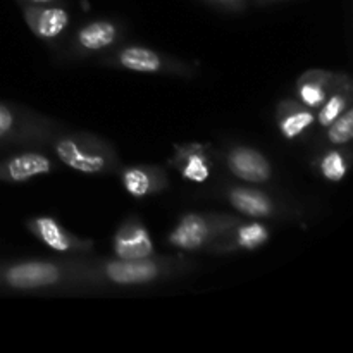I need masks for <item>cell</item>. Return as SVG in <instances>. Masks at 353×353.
I'll return each mask as SVG.
<instances>
[{
    "label": "cell",
    "mask_w": 353,
    "mask_h": 353,
    "mask_svg": "<svg viewBox=\"0 0 353 353\" xmlns=\"http://www.w3.org/2000/svg\"><path fill=\"white\" fill-rule=\"evenodd\" d=\"M59 161L83 174H102L114 165L112 150L86 134H64L54 141Z\"/></svg>",
    "instance_id": "obj_1"
},
{
    "label": "cell",
    "mask_w": 353,
    "mask_h": 353,
    "mask_svg": "<svg viewBox=\"0 0 353 353\" xmlns=\"http://www.w3.org/2000/svg\"><path fill=\"white\" fill-rule=\"evenodd\" d=\"M68 269L61 264L47 261H26L10 265L3 272V281L7 286L23 292L45 290L64 283Z\"/></svg>",
    "instance_id": "obj_2"
},
{
    "label": "cell",
    "mask_w": 353,
    "mask_h": 353,
    "mask_svg": "<svg viewBox=\"0 0 353 353\" xmlns=\"http://www.w3.org/2000/svg\"><path fill=\"white\" fill-rule=\"evenodd\" d=\"M103 276L107 281L121 286L147 285L154 283L164 274V268L159 262L150 259H138V261H110L103 265Z\"/></svg>",
    "instance_id": "obj_3"
},
{
    "label": "cell",
    "mask_w": 353,
    "mask_h": 353,
    "mask_svg": "<svg viewBox=\"0 0 353 353\" xmlns=\"http://www.w3.org/2000/svg\"><path fill=\"white\" fill-rule=\"evenodd\" d=\"M216 234V221L200 214H186L169 234V243L181 250H199Z\"/></svg>",
    "instance_id": "obj_4"
},
{
    "label": "cell",
    "mask_w": 353,
    "mask_h": 353,
    "mask_svg": "<svg viewBox=\"0 0 353 353\" xmlns=\"http://www.w3.org/2000/svg\"><path fill=\"white\" fill-rule=\"evenodd\" d=\"M28 26L41 40H54L69 24V14L64 7L47 3V6H24Z\"/></svg>",
    "instance_id": "obj_5"
},
{
    "label": "cell",
    "mask_w": 353,
    "mask_h": 353,
    "mask_svg": "<svg viewBox=\"0 0 353 353\" xmlns=\"http://www.w3.org/2000/svg\"><path fill=\"white\" fill-rule=\"evenodd\" d=\"M114 254L124 261H138V259L154 257L155 248L150 234L141 224L131 221L121 228L114 236Z\"/></svg>",
    "instance_id": "obj_6"
},
{
    "label": "cell",
    "mask_w": 353,
    "mask_h": 353,
    "mask_svg": "<svg viewBox=\"0 0 353 353\" xmlns=\"http://www.w3.org/2000/svg\"><path fill=\"white\" fill-rule=\"evenodd\" d=\"M228 168L236 178L247 183H265L271 178V164L261 152L248 147H236L228 154Z\"/></svg>",
    "instance_id": "obj_7"
},
{
    "label": "cell",
    "mask_w": 353,
    "mask_h": 353,
    "mask_svg": "<svg viewBox=\"0 0 353 353\" xmlns=\"http://www.w3.org/2000/svg\"><path fill=\"white\" fill-rule=\"evenodd\" d=\"M52 171H54V162L50 161V157L40 152H23L3 164L2 176L12 183H23Z\"/></svg>",
    "instance_id": "obj_8"
},
{
    "label": "cell",
    "mask_w": 353,
    "mask_h": 353,
    "mask_svg": "<svg viewBox=\"0 0 353 353\" xmlns=\"http://www.w3.org/2000/svg\"><path fill=\"white\" fill-rule=\"evenodd\" d=\"M31 233L38 238L43 245H47L50 250L57 252V254H68L71 250H78V248H85L83 241L76 240L71 233L64 230L54 217L41 216L37 217L30 223Z\"/></svg>",
    "instance_id": "obj_9"
},
{
    "label": "cell",
    "mask_w": 353,
    "mask_h": 353,
    "mask_svg": "<svg viewBox=\"0 0 353 353\" xmlns=\"http://www.w3.org/2000/svg\"><path fill=\"white\" fill-rule=\"evenodd\" d=\"M230 202L238 212L255 219L269 217L274 212L272 200L264 192L255 188H233L230 192Z\"/></svg>",
    "instance_id": "obj_10"
},
{
    "label": "cell",
    "mask_w": 353,
    "mask_h": 353,
    "mask_svg": "<svg viewBox=\"0 0 353 353\" xmlns=\"http://www.w3.org/2000/svg\"><path fill=\"white\" fill-rule=\"evenodd\" d=\"M117 64L128 71L154 74L164 69V61L157 52L145 47H126L117 54Z\"/></svg>",
    "instance_id": "obj_11"
},
{
    "label": "cell",
    "mask_w": 353,
    "mask_h": 353,
    "mask_svg": "<svg viewBox=\"0 0 353 353\" xmlns=\"http://www.w3.org/2000/svg\"><path fill=\"white\" fill-rule=\"evenodd\" d=\"M116 40L117 26L110 23V21H93V23H88L78 31V37H76L79 47L83 50L90 52L103 50V48L110 47Z\"/></svg>",
    "instance_id": "obj_12"
},
{
    "label": "cell",
    "mask_w": 353,
    "mask_h": 353,
    "mask_svg": "<svg viewBox=\"0 0 353 353\" xmlns=\"http://www.w3.org/2000/svg\"><path fill=\"white\" fill-rule=\"evenodd\" d=\"M121 179L126 192L134 199H145L161 188V174L150 168L124 169Z\"/></svg>",
    "instance_id": "obj_13"
},
{
    "label": "cell",
    "mask_w": 353,
    "mask_h": 353,
    "mask_svg": "<svg viewBox=\"0 0 353 353\" xmlns=\"http://www.w3.org/2000/svg\"><path fill=\"white\" fill-rule=\"evenodd\" d=\"M331 78L327 72L312 71L309 74L302 76L299 85V99L305 107H321L324 100L327 99V85L326 81Z\"/></svg>",
    "instance_id": "obj_14"
},
{
    "label": "cell",
    "mask_w": 353,
    "mask_h": 353,
    "mask_svg": "<svg viewBox=\"0 0 353 353\" xmlns=\"http://www.w3.org/2000/svg\"><path fill=\"white\" fill-rule=\"evenodd\" d=\"M183 178L192 183H205L210 178V162L200 147H190L179 154Z\"/></svg>",
    "instance_id": "obj_15"
},
{
    "label": "cell",
    "mask_w": 353,
    "mask_h": 353,
    "mask_svg": "<svg viewBox=\"0 0 353 353\" xmlns=\"http://www.w3.org/2000/svg\"><path fill=\"white\" fill-rule=\"evenodd\" d=\"M314 121H316V117H314L310 110L293 109L292 112L281 116V119H279V131H281V134L286 140H295L303 131L312 126Z\"/></svg>",
    "instance_id": "obj_16"
},
{
    "label": "cell",
    "mask_w": 353,
    "mask_h": 353,
    "mask_svg": "<svg viewBox=\"0 0 353 353\" xmlns=\"http://www.w3.org/2000/svg\"><path fill=\"white\" fill-rule=\"evenodd\" d=\"M269 240V231L264 224H243L236 230V245L243 250H255Z\"/></svg>",
    "instance_id": "obj_17"
},
{
    "label": "cell",
    "mask_w": 353,
    "mask_h": 353,
    "mask_svg": "<svg viewBox=\"0 0 353 353\" xmlns=\"http://www.w3.org/2000/svg\"><path fill=\"white\" fill-rule=\"evenodd\" d=\"M321 172L331 183H340L347 176L348 164L343 154L338 150H331L321 159Z\"/></svg>",
    "instance_id": "obj_18"
},
{
    "label": "cell",
    "mask_w": 353,
    "mask_h": 353,
    "mask_svg": "<svg viewBox=\"0 0 353 353\" xmlns=\"http://www.w3.org/2000/svg\"><path fill=\"white\" fill-rule=\"evenodd\" d=\"M327 138L333 145H347L353 138V112L350 109L345 110L338 119L330 124Z\"/></svg>",
    "instance_id": "obj_19"
},
{
    "label": "cell",
    "mask_w": 353,
    "mask_h": 353,
    "mask_svg": "<svg viewBox=\"0 0 353 353\" xmlns=\"http://www.w3.org/2000/svg\"><path fill=\"white\" fill-rule=\"evenodd\" d=\"M348 107V99L343 95V93H334L333 97L324 100L323 107H321V112L317 121H319L321 126L327 128L334 119L341 116V114L347 110Z\"/></svg>",
    "instance_id": "obj_20"
},
{
    "label": "cell",
    "mask_w": 353,
    "mask_h": 353,
    "mask_svg": "<svg viewBox=\"0 0 353 353\" xmlns=\"http://www.w3.org/2000/svg\"><path fill=\"white\" fill-rule=\"evenodd\" d=\"M14 124H16V116H14L12 110L7 105L0 103V138L9 134L12 131Z\"/></svg>",
    "instance_id": "obj_21"
},
{
    "label": "cell",
    "mask_w": 353,
    "mask_h": 353,
    "mask_svg": "<svg viewBox=\"0 0 353 353\" xmlns=\"http://www.w3.org/2000/svg\"><path fill=\"white\" fill-rule=\"evenodd\" d=\"M28 6H47V3H55L57 0H24Z\"/></svg>",
    "instance_id": "obj_22"
},
{
    "label": "cell",
    "mask_w": 353,
    "mask_h": 353,
    "mask_svg": "<svg viewBox=\"0 0 353 353\" xmlns=\"http://www.w3.org/2000/svg\"><path fill=\"white\" fill-rule=\"evenodd\" d=\"M212 2L223 3V6H233V3H240L243 2V0H212Z\"/></svg>",
    "instance_id": "obj_23"
}]
</instances>
